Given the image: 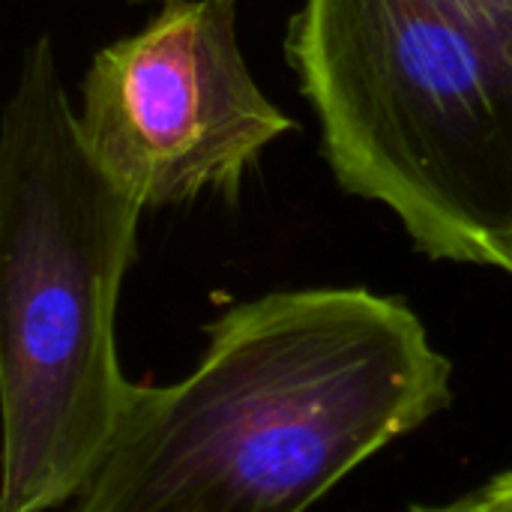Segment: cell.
Returning a JSON list of instances; mask_svg holds the SVG:
<instances>
[{
    "instance_id": "obj_1",
    "label": "cell",
    "mask_w": 512,
    "mask_h": 512,
    "mask_svg": "<svg viewBox=\"0 0 512 512\" xmlns=\"http://www.w3.org/2000/svg\"><path fill=\"white\" fill-rule=\"evenodd\" d=\"M450 402L453 363L408 303L273 291L207 324L186 378L138 387L72 512H306Z\"/></svg>"
},
{
    "instance_id": "obj_2",
    "label": "cell",
    "mask_w": 512,
    "mask_h": 512,
    "mask_svg": "<svg viewBox=\"0 0 512 512\" xmlns=\"http://www.w3.org/2000/svg\"><path fill=\"white\" fill-rule=\"evenodd\" d=\"M144 213L87 150L36 36L0 117V512L72 501L135 402L117 303Z\"/></svg>"
},
{
    "instance_id": "obj_3",
    "label": "cell",
    "mask_w": 512,
    "mask_h": 512,
    "mask_svg": "<svg viewBox=\"0 0 512 512\" xmlns=\"http://www.w3.org/2000/svg\"><path fill=\"white\" fill-rule=\"evenodd\" d=\"M288 57L351 195L429 258L512 276V6L303 0Z\"/></svg>"
},
{
    "instance_id": "obj_4",
    "label": "cell",
    "mask_w": 512,
    "mask_h": 512,
    "mask_svg": "<svg viewBox=\"0 0 512 512\" xmlns=\"http://www.w3.org/2000/svg\"><path fill=\"white\" fill-rule=\"evenodd\" d=\"M78 129L102 171L153 210L234 201L294 123L249 69L240 0H165L141 30L93 54Z\"/></svg>"
},
{
    "instance_id": "obj_5",
    "label": "cell",
    "mask_w": 512,
    "mask_h": 512,
    "mask_svg": "<svg viewBox=\"0 0 512 512\" xmlns=\"http://www.w3.org/2000/svg\"><path fill=\"white\" fill-rule=\"evenodd\" d=\"M477 495L480 512H512V468L489 480Z\"/></svg>"
},
{
    "instance_id": "obj_6",
    "label": "cell",
    "mask_w": 512,
    "mask_h": 512,
    "mask_svg": "<svg viewBox=\"0 0 512 512\" xmlns=\"http://www.w3.org/2000/svg\"><path fill=\"white\" fill-rule=\"evenodd\" d=\"M411 512H480V504H477V495H465V498L450 501V504H438V507H414Z\"/></svg>"
},
{
    "instance_id": "obj_7",
    "label": "cell",
    "mask_w": 512,
    "mask_h": 512,
    "mask_svg": "<svg viewBox=\"0 0 512 512\" xmlns=\"http://www.w3.org/2000/svg\"><path fill=\"white\" fill-rule=\"evenodd\" d=\"M492 3H501V6H512V0H492Z\"/></svg>"
}]
</instances>
